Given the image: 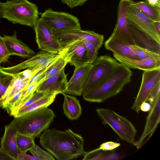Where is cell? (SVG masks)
I'll list each match as a JSON object with an SVG mask.
<instances>
[{
    "label": "cell",
    "instance_id": "bcb514c9",
    "mask_svg": "<svg viewBox=\"0 0 160 160\" xmlns=\"http://www.w3.org/2000/svg\"><path fill=\"white\" fill-rule=\"evenodd\" d=\"M0 36H1V35H0Z\"/></svg>",
    "mask_w": 160,
    "mask_h": 160
},
{
    "label": "cell",
    "instance_id": "5bb4252c",
    "mask_svg": "<svg viewBox=\"0 0 160 160\" xmlns=\"http://www.w3.org/2000/svg\"><path fill=\"white\" fill-rule=\"evenodd\" d=\"M62 52L68 63L75 68L88 63L87 49L82 41H76L66 46Z\"/></svg>",
    "mask_w": 160,
    "mask_h": 160
},
{
    "label": "cell",
    "instance_id": "ac0fdd59",
    "mask_svg": "<svg viewBox=\"0 0 160 160\" xmlns=\"http://www.w3.org/2000/svg\"><path fill=\"white\" fill-rule=\"evenodd\" d=\"M2 37L10 56L16 55L22 58H28L35 55L32 49L18 38L16 31L13 35H4Z\"/></svg>",
    "mask_w": 160,
    "mask_h": 160
},
{
    "label": "cell",
    "instance_id": "74e56055",
    "mask_svg": "<svg viewBox=\"0 0 160 160\" xmlns=\"http://www.w3.org/2000/svg\"><path fill=\"white\" fill-rule=\"evenodd\" d=\"M0 160H14L0 148Z\"/></svg>",
    "mask_w": 160,
    "mask_h": 160
},
{
    "label": "cell",
    "instance_id": "8d00e7d4",
    "mask_svg": "<svg viewBox=\"0 0 160 160\" xmlns=\"http://www.w3.org/2000/svg\"><path fill=\"white\" fill-rule=\"evenodd\" d=\"M27 152H19L17 160H38L34 156H31L26 153Z\"/></svg>",
    "mask_w": 160,
    "mask_h": 160
},
{
    "label": "cell",
    "instance_id": "7a4b0ae2",
    "mask_svg": "<svg viewBox=\"0 0 160 160\" xmlns=\"http://www.w3.org/2000/svg\"><path fill=\"white\" fill-rule=\"evenodd\" d=\"M132 75L130 69L121 63L102 82L82 94L83 98L91 102H103L120 92L130 81Z\"/></svg>",
    "mask_w": 160,
    "mask_h": 160
},
{
    "label": "cell",
    "instance_id": "ee69618b",
    "mask_svg": "<svg viewBox=\"0 0 160 160\" xmlns=\"http://www.w3.org/2000/svg\"><path fill=\"white\" fill-rule=\"evenodd\" d=\"M2 101L0 102V108L2 107Z\"/></svg>",
    "mask_w": 160,
    "mask_h": 160
},
{
    "label": "cell",
    "instance_id": "8992f818",
    "mask_svg": "<svg viewBox=\"0 0 160 160\" xmlns=\"http://www.w3.org/2000/svg\"><path fill=\"white\" fill-rule=\"evenodd\" d=\"M116 59L105 55L98 57L92 64L82 94L102 82L120 64Z\"/></svg>",
    "mask_w": 160,
    "mask_h": 160
},
{
    "label": "cell",
    "instance_id": "9c48e42d",
    "mask_svg": "<svg viewBox=\"0 0 160 160\" xmlns=\"http://www.w3.org/2000/svg\"><path fill=\"white\" fill-rule=\"evenodd\" d=\"M36 42L41 51L54 54L62 53L63 49L53 30L39 18L34 26Z\"/></svg>",
    "mask_w": 160,
    "mask_h": 160
},
{
    "label": "cell",
    "instance_id": "484cf974",
    "mask_svg": "<svg viewBox=\"0 0 160 160\" xmlns=\"http://www.w3.org/2000/svg\"><path fill=\"white\" fill-rule=\"evenodd\" d=\"M132 5L154 21H160V8L150 5L145 1L133 2Z\"/></svg>",
    "mask_w": 160,
    "mask_h": 160
},
{
    "label": "cell",
    "instance_id": "e575fe53",
    "mask_svg": "<svg viewBox=\"0 0 160 160\" xmlns=\"http://www.w3.org/2000/svg\"><path fill=\"white\" fill-rule=\"evenodd\" d=\"M120 143L112 141H108L102 143L99 148L94 150L95 151L102 150L104 151H111L119 147Z\"/></svg>",
    "mask_w": 160,
    "mask_h": 160
},
{
    "label": "cell",
    "instance_id": "8fae6325",
    "mask_svg": "<svg viewBox=\"0 0 160 160\" xmlns=\"http://www.w3.org/2000/svg\"><path fill=\"white\" fill-rule=\"evenodd\" d=\"M160 82V68L143 71L142 82L138 93L131 107L132 109L138 113L140 106L147 101L156 85Z\"/></svg>",
    "mask_w": 160,
    "mask_h": 160
},
{
    "label": "cell",
    "instance_id": "603a6c76",
    "mask_svg": "<svg viewBox=\"0 0 160 160\" xmlns=\"http://www.w3.org/2000/svg\"><path fill=\"white\" fill-rule=\"evenodd\" d=\"M105 46L114 54L128 58L137 59L133 52L132 46L114 38L110 37L105 42Z\"/></svg>",
    "mask_w": 160,
    "mask_h": 160
},
{
    "label": "cell",
    "instance_id": "2e32d148",
    "mask_svg": "<svg viewBox=\"0 0 160 160\" xmlns=\"http://www.w3.org/2000/svg\"><path fill=\"white\" fill-rule=\"evenodd\" d=\"M64 68L44 80L39 85L36 92L58 94L65 93L68 81Z\"/></svg>",
    "mask_w": 160,
    "mask_h": 160
},
{
    "label": "cell",
    "instance_id": "5b68a950",
    "mask_svg": "<svg viewBox=\"0 0 160 160\" xmlns=\"http://www.w3.org/2000/svg\"><path fill=\"white\" fill-rule=\"evenodd\" d=\"M96 112L104 125L109 126L122 140L133 144L137 130L132 122L125 117L111 109L97 108Z\"/></svg>",
    "mask_w": 160,
    "mask_h": 160
},
{
    "label": "cell",
    "instance_id": "d6a6232c",
    "mask_svg": "<svg viewBox=\"0 0 160 160\" xmlns=\"http://www.w3.org/2000/svg\"><path fill=\"white\" fill-rule=\"evenodd\" d=\"M82 41L87 49L88 63L92 64L98 58V50L91 43L85 41Z\"/></svg>",
    "mask_w": 160,
    "mask_h": 160
},
{
    "label": "cell",
    "instance_id": "9a60e30c",
    "mask_svg": "<svg viewBox=\"0 0 160 160\" xmlns=\"http://www.w3.org/2000/svg\"><path fill=\"white\" fill-rule=\"evenodd\" d=\"M160 95L151 103V107L147 118L143 132L139 139L132 144L137 149L141 148L145 138L153 133L160 121Z\"/></svg>",
    "mask_w": 160,
    "mask_h": 160
},
{
    "label": "cell",
    "instance_id": "d6986e66",
    "mask_svg": "<svg viewBox=\"0 0 160 160\" xmlns=\"http://www.w3.org/2000/svg\"><path fill=\"white\" fill-rule=\"evenodd\" d=\"M129 24L135 45L160 55V43L134 26Z\"/></svg>",
    "mask_w": 160,
    "mask_h": 160
},
{
    "label": "cell",
    "instance_id": "30bf717a",
    "mask_svg": "<svg viewBox=\"0 0 160 160\" xmlns=\"http://www.w3.org/2000/svg\"><path fill=\"white\" fill-rule=\"evenodd\" d=\"M133 1L132 0H120L118 7L117 22L111 37L117 38L130 45H135L127 15Z\"/></svg>",
    "mask_w": 160,
    "mask_h": 160
},
{
    "label": "cell",
    "instance_id": "cb8c5ba5",
    "mask_svg": "<svg viewBox=\"0 0 160 160\" xmlns=\"http://www.w3.org/2000/svg\"><path fill=\"white\" fill-rule=\"evenodd\" d=\"M64 96L62 105L63 112L70 120L77 119L82 114V108L78 100L74 96L62 94Z\"/></svg>",
    "mask_w": 160,
    "mask_h": 160
},
{
    "label": "cell",
    "instance_id": "d590c367",
    "mask_svg": "<svg viewBox=\"0 0 160 160\" xmlns=\"http://www.w3.org/2000/svg\"><path fill=\"white\" fill-rule=\"evenodd\" d=\"M87 1L88 0H61L62 2L66 4L71 8L82 5Z\"/></svg>",
    "mask_w": 160,
    "mask_h": 160
},
{
    "label": "cell",
    "instance_id": "3957f363",
    "mask_svg": "<svg viewBox=\"0 0 160 160\" xmlns=\"http://www.w3.org/2000/svg\"><path fill=\"white\" fill-rule=\"evenodd\" d=\"M55 117L52 109L45 107L14 117L9 125L18 133L34 139L48 129Z\"/></svg>",
    "mask_w": 160,
    "mask_h": 160
},
{
    "label": "cell",
    "instance_id": "f6af8a7d",
    "mask_svg": "<svg viewBox=\"0 0 160 160\" xmlns=\"http://www.w3.org/2000/svg\"><path fill=\"white\" fill-rule=\"evenodd\" d=\"M1 63L0 62V68L1 67Z\"/></svg>",
    "mask_w": 160,
    "mask_h": 160
},
{
    "label": "cell",
    "instance_id": "d4e9b609",
    "mask_svg": "<svg viewBox=\"0 0 160 160\" xmlns=\"http://www.w3.org/2000/svg\"><path fill=\"white\" fill-rule=\"evenodd\" d=\"M57 93L48 94L27 107L18 111L12 116L14 117L21 116L25 113L45 107H48L54 101Z\"/></svg>",
    "mask_w": 160,
    "mask_h": 160
},
{
    "label": "cell",
    "instance_id": "1f68e13d",
    "mask_svg": "<svg viewBox=\"0 0 160 160\" xmlns=\"http://www.w3.org/2000/svg\"><path fill=\"white\" fill-rule=\"evenodd\" d=\"M48 93L47 92H35L32 95L31 97L24 103L17 108L11 114L12 116L14 114L19 110L24 109L29 106L33 102L39 100L46 95Z\"/></svg>",
    "mask_w": 160,
    "mask_h": 160
},
{
    "label": "cell",
    "instance_id": "7402d4cb",
    "mask_svg": "<svg viewBox=\"0 0 160 160\" xmlns=\"http://www.w3.org/2000/svg\"><path fill=\"white\" fill-rule=\"evenodd\" d=\"M30 78L26 70L13 74L12 80L2 98L8 100L15 94L23 91L28 86Z\"/></svg>",
    "mask_w": 160,
    "mask_h": 160
},
{
    "label": "cell",
    "instance_id": "f546056e",
    "mask_svg": "<svg viewBox=\"0 0 160 160\" xmlns=\"http://www.w3.org/2000/svg\"><path fill=\"white\" fill-rule=\"evenodd\" d=\"M13 76V74L5 72L0 68V102Z\"/></svg>",
    "mask_w": 160,
    "mask_h": 160
},
{
    "label": "cell",
    "instance_id": "ba28073f",
    "mask_svg": "<svg viewBox=\"0 0 160 160\" xmlns=\"http://www.w3.org/2000/svg\"><path fill=\"white\" fill-rule=\"evenodd\" d=\"M40 18L53 31L81 29L78 18L67 13L48 9L41 14Z\"/></svg>",
    "mask_w": 160,
    "mask_h": 160
},
{
    "label": "cell",
    "instance_id": "277c9868",
    "mask_svg": "<svg viewBox=\"0 0 160 160\" xmlns=\"http://www.w3.org/2000/svg\"><path fill=\"white\" fill-rule=\"evenodd\" d=\"M38 7L28 0H7L2 3V18L14 24L34 27L39 18Z\"/></svg>",
    "mask_w": 160,
    "mask_h": 160
},
{
    "label": "cell",
    "instance_id": "60d3db41",
    "mask_svg": "<svg viewBox=\"0 0 160 160\" xmlns=\"http://www.w3.org/2000/svg\"><path fill=\"white\" fill-rule=\"evenodd\" d=\"M119 158L118 155L116 154H112L110 155L104 156L103 160L116 159Z\"/></svg>",
    "mask_w": 160,
    "mask_h": 160
},
{
    "label": "cell",
    "instance_id": "7bdbcfd3",
    "mask_svg": "<svg viewBox=\"0 0 160 160\" xmlns=\"http://www.w3.org/2000/svg\"><path fill=\"white\" fill-rule=\"evenodd\" d=\"M2 3L0 2V21L1 18H2Z\"/></svg>",
    "mask_w": 160,
    "mask_h": 160
},
{
    "label": "cell",
    "instance_id": "4fadbf2b",
    "mask_svg": "<svg viewBox=\"0 0 160 160\" xmlns=\"http://www.w3.org/2000/svg\"><path fill=\"white\" fill-rule=\"evenodd\" d=\"M127 17L129 23L160 43V35L155 29L153 21L132 4L128 9Z\"/></svg>",
    "mask_w": 160,
    "mask_h": 160
},
{
    "label": "cell",
    "instance_id": "44dd1931",
    "mask_svg": "<svg viewBox=\"0 0 160 160\" xmlns=\"http://www.w3.org/2000/svg\"><path fill=\"white\" fill-rule=\"evenodd\" d=\"M115 58L127 67L143 71L160 68V59L154 58L143 60L131 59L114 54Z\"/></svg>",
    "mask_w": 160,
    "mask_h": 160
},
{
    "label": "cell",
    "instance_id": "b9f144b4",
    "mask_svg": "<svg viewBox=\"0 0 160 160\" xmlns=\"http://www.w3.org/2000/svg\"><path fill=\"white\" fill-rule=\"evenodd\" d=\"M154 26L156 32L160 35V21H154Z\"/></svg>",
    "mask_w": 160,
    "mask_h": 160
},
{
    "label": "cell",
    "instance_id": "ab89813d",
    "mask_svg": "<svg viewBox=\"0 0 160 160\" xmlns=\"http://www.w3.org/2000/svg\"><path fill=\"white\" fill-rule=\"evenodd\" d=\"M145 1L150 5L157 6L160 8V0H145Z\"/></svg>",
    "mask_w": 160,
    "mask_h": 160
},
{
    "label": "cell",
    "instance_id": "f1b7e54d",
    "mask_svg": "<svg viewBox=\"0 0 160 160\" xmlns=\"http://www.w3.org/2000/svg\"><path fill=\"white\" fill-rule=\"evenodd\" d=\"M132 49L138 60L154 58L160 59V55L141 48L136 45L132 46Z\"/></svg>",
    "mask_w": 160,
    "mask_h": 160
},
{
    "label": "cell",
    "instance_id": "6da1fadb",
    "mask_svg": "<svg viewBox=\"0 0 160 160\" xmlns=\"http://www.w3.org/2000/svg\"><path fill=\"white\" fill-rule=\"evenodd\" d=\"M42 147L58 160H70L83 156L84 139L70 129H47L39 137Z\"/></svg>",
    "mask_w": 160,
    "mask_h": 160
},
{
    "label": "cell",
    "instance_id": "83f0119b",
    "mask_svg": "<svg viewBox=\"0 0 160 160\" xmlns=\"http://www.w3.org/2000/svg\"><path fill=\"white\" fill-rule=\"evenodd\" d=\"M68 63L66 57L62 52L61 57L50 68L44 76V80L55 74L62 68H65Z\"/></svg>",
    "mask_w": 160,
    "mask_h": 160
},
{
    "label": "cell",
    "instance_id": "52a82bcc",
    "mask_svg": "<svg viewBox=\"0 0 160 160\" xmlns=\"http://www.w3.org/2000/svg\"><path fill=\"white\" fill-rule=\"evenodd\" d=\"M53 32L63 48L69 43L78 41L88 42L98 50L102 47L104 39L102 35L97 33L94 31L83 30L81 29L53 31Z\"/></svg>",
    "mask_w": 160,
    "mask_h": 160
},
{
    "label": "cell",
    "instance_id": "e0dca14e",
    "mask_svg": "<svg viewBox=\"0 0 160 160\" xmlns=\"http://www.w3.org/2000/svg\"><path fill=\"white\" fill-rule=\"evenodd\" d=\"M92 64L75 68L73 75L68 82L65 93L76 96L82 94L83 88Z\"/></svg>",
    "mask_w": 160,
    "mask_h": 160
},
{
    "label": "cell",
    "instance_id": "836d02e7",
    "mask_svg": "<svg viewBox=\"0 0 160 160\" xmlns=\"http://www.w3.org/2000/svg\"><path fill=\"white\" fill-rule=\"evenodd\" d=\"M10 56L3 38L0 36V62H8Z\"/></svg>",
    "mask_w": 160,
    "mask_h": 160
},
{
    "label": "cell",
    "instance_id": "ffe728a7",
    "mask_svg": "<svg viewBox=\"0 0 160 160\" xmlns=\"http://www.w3.org/2000/svg\"><path fill=\"white\" fill-rule=\"evenodd\" d=\"M18 133L15 128L7 125L4 127V133L1 139V148L14 160H17L19 152L16 140Z\"/></svg>",
    "mask_w": 160,
    "mask_h": 160
},
{
    "label": "cell",
    "instance_id": "4dcf8cb0",
    "mask_svg": "<svg viewBox=\"0 0 160 160\" xmlns=\"http://www.w3.org/2000/svg\"><path fill=\"white\" fill-rule=\"evenodd\" d=\"M31 153L38 160H54L53 156L49 152L43 150L35 144L34 146L29 150Z\"/></svg>",
    "mask_w": 160,
    "mask_h": 160
},
{
    "label": "cell",
    "instance_id": "7c38bea8",
    "mask_svg": "<svg viewBox=\"0 0 160 160\" xmlns=\"http://www.w3.org/2000/svg\"><path fill=\"white\" fill-rule=\"evenodd\" d=\"M41 51L27 60L15 66L1 67L2 70L12 74L28 68H42L61 55Z\"/></svg>",
    "mask_w": 160,
    "mask_h": 160
},
{
    "label": "cell",
    "instance_id": "f35d334b",
    "mask_svg": "<svg viewBox=\"0 0 160 160\" xmlns=\"http://www.w3.org/2000/svg\"><path fill=\"white\" fill-rule=\"evenodd\" d=\"M151 104L147 101L143 102L140 106V110L143 112H147L149 111L151 109Z\"/></svg>",
    "mask_w": 160,
    "mask_h": 160
},
{
    "label": "cell",
    "instance_id": "4316f807",
    "mask_svg": "<svg viewBox=\"0 0 160 160\" xmlns=\"http://www.w3.org/2000/svg\"><path fill=\"white\" fill-rule=\"evenodd\" d=\"M34 139L18 133L16 140L18 149L20 152H27L34 145Z\"/></svg>",
    "mask_w": 160,
    "mask_h": 160
}]
</instances>
